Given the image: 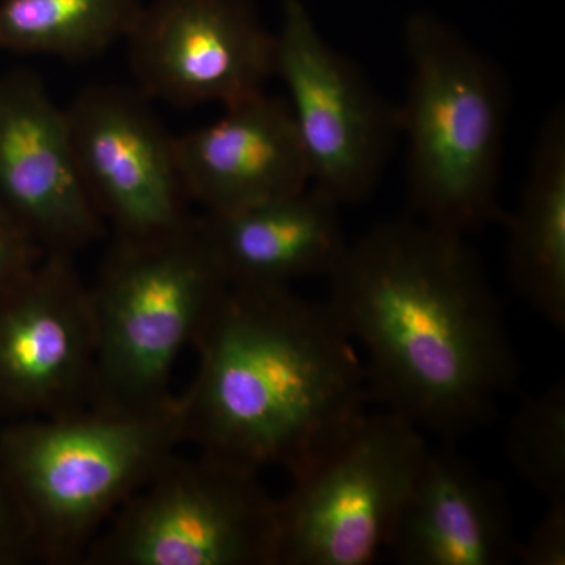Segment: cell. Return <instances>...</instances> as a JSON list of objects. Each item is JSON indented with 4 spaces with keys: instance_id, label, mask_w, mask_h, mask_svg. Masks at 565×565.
Returning a JSON list of instances; mask_svg holds the SVG:
<instances>
[{
    "instance_id": "cell-1",
    "label": "cell",
    "mask_w": 565,
    "mask_h": 565,
    "mask_svg": "<svg viewBox=\"0 0 565 565\" xmlns=\"http://www.w3.org/2000/svg\"><path fill=\"white\" fill-rule=\"evenodd\" d=\"M329 305L360 348L371 396L452 440L492 415L516 362L465 236L419 218L379 223L329 275Z\"/></svg>"
},
{
    "instance_id": "cell-2",
    "label": "cell",
    "mask_w": 565,
    "mask_h": 565,
    "mask_svg": "<svg viewBox=\"0 0 565 565\" xmlns=\"http://www.w3.org/2000/svg\"><path fill=\"white\" fill-rule=\"evenodd\" d=\"M193 348L199 370L178 396L184 444L250 473H299L373 401L359 348L329 305L289 286H226Z\"/></svg>"
},
{
    "instance_id": "cell-3",
    "label": "cell",
    "mask_w": 565,
    "mask_h": 565,
    "mask_svg": "<svg viewBox=\"0 0 565 565\" xmlns=\"http://www.w3.org/2000/svg\"><path fill=\"white\" fill-rule=\"evenodd\" d=\"M411 76L397 107L412 215L467 236L500 218L509 90L497 63L434 13L408 17Z\"/></svg>"
},
{
    "instance_id": "cell-4",
    "label": "cell",
    "mask_w": 565,
    "mask_h": 565,
    "mask_svg": "<svg viewBox=\"0 0 565 565\" xmlns=\"http://www.w3.org/2000/svg\"><path fill=\"white\" fill-rule=\"evenodd\" d=\"M181 444L178 396L156 411L88 405L7 424L0 430V468L36 559H84L115 512Z\"/></svg>"
},
{
    "instance_id": "cell-5",
    "label": "cell",
    "mask_w": 565,
    "mask_h": 565,
    "mask_svg": "<svg viewBox=\"0 0 565 565\" xmlns=\"http://www.w3.org/2000/svg\"><path fill=\"white\" fill-rule=\"evenodd\" d=\"M199 218L150 241H115L92 288L90 407L145 412L174 399V364L225 291Z\"/></svg>"
},
{
    "instance_id": "cell-6",
    "label": "cell",
    "mask_w": 565,
    "mask_h": 565,
    "mask_svg": "<svg viewBox=\"0 0 565 565\" xmlns=\"http://www.w3.org/2000/svg\"><path fill=\"white\" fill-rule=\"evenodd\" d=\"M92 565H277V500L258 475L174 452L88 546Z\"/></svg>"
},
{
    "instance_id": "cell-7",
    "label": "cell",
    "mask_w": 565,
    "mask_h": 565,
    "mask_svg": "<svg viewBox=\"0 0 565 565\" xmlns=\"http://www.w3.org/2000/svg\"><path fill=\"white\" fill-rule=\"evenodd\" d=\"M427 448L403 416H364L277 500V565H370L388 550Z\"/></svg>"
},
{
    "instance_id": "cell-8",
    "label": "cell",
    "mask_w": 565,
    "mask_h": 565,
    "mask_svg": "<svg viewBox=\"0 0 565 565\" xmlns=\"http://www.w3.org/2000/svg\"><path fill=\"white\" fill-rule=\"evenodd\" d=\"M275 36V77L288 93L311 185L340 207L363 202L399 137L397 107L326 40L302 0H282Z\"/></svg>"
},
{
    "instance_id": "cell-9",
    "label": "cell",
    "mask_w": 565,
    "mask_h": 565,
    "mask_svg": "<svg viewBox=\"0 0 565 565\" xmlns=\"http://www.w3.org/2000/svg\"><path fill=\"white\" fill-rule=\"evenodd\" d=\"M126 41L147 99L225 109L275 77L277 36L255 0H147Z\"/></svg>"
},
{
    "instance_id": "cell-10",
    "label": "cell",
    "mask_w": 565,
    "mask_h": 565,
    "mask_svg": "<svg viewBox=\"0 0 565 565\" xmlns=\"http://www.w3.org/2000/svg\"><path fill=\"white\" fill-rule=\"evenodd\" d=\"M66 114L82 181L118 241L158 239L193 221L174 137L140 92L93 85Z\"/></svg>"
},
{
    "instance_id": "cell-11",
    "label": "cell",
    "mask_w": 565,
    "mask_h": 565,
    "mask_svg": "<svg viewBox=\"0 0 565 565\" xmlns=\"http://www.w3.org/2000/svg\"><path fill=\"white\" fill-rule=\"evenodd\" d=\"M96 360L92 288L65 253H46L0 297V415L57 416L90 405Z\"/></svg>"
},
{
    "instance_id": "cell-12",
    "label": "cell",
    "mask_w": 565,
    "mask_h": 565,
    "mask_svg": "<svg viewBox=\"0 0 565 565\" xmlns=\"http://www.w3.org/2000/svg\"><path fill=\"white\" fill-rule=\"evenodd\" d=\"M0 203L47 253L73 256L104 230L77 167L68 114L32 71L0 76Z\"/></svg>"
},
{
    "instance_id": "cell-13",
    "label": "cell",
    "mask_w": 565,
    "mask_h": 565,
    "mask_svg": "<svg viewBox=\"0 0 565 565\" xmlns=\"http://www.w3.org/2000/svg\"><path fill=\"white\" fill-rule=\"evenodd\" d=\"M174 150L185 195L207 214L244 210L311 184L288 103L266 92L174 137Z\"/></svg>"
},
{
    "instance_id": "cell-14",
    "label": "cell",
    "mask_w": 565,
    "mask_h": 565,
    "mask_svg": "<svg viewBox=\"0 0 565 565\" xmlns=\"http://www.w3.org/2000/svg\"><path fill=\"white\" fill-rule=\"evenodd\" d=\"M503 490L456 452L427 451L388 550L405 565H503L515 559Z\"/></svg>"
},
{
    "instance_id": "cell-15",
    "label": "cell",
    "mask_w": 565,
    "mask_h": 565,
    "mask_svg": "<svg viewBox=\"0 0 565 565\" xmlns=\"http://www.w3.org/2000/svg\"><path fill=\"white\" fill-rule=\"evenodd\" d=\"M212 258L228 286H289L329 275L343 255L340 206L313 185L199 218Z\"/></svg>"
},
{
    "instance_id": "cell-16",
    "label": "cell",
    "mask_w": 565,
    "mask_h": 565,
    "mask_svg": "<svg viewBox=\"0 0 565 565\" xmlns=\"http://www.w3.org/2000/svg\"><path fill=\"white\" fill-rule=\"evenodd\" d=\"M509 274L516 291L557 329L565 326V110L535 139L520 202L509 218Z\"/></svg>"
},
{
    "instance_id": "cell-17",
    "label": "cell",
    "mask_w": 565,
    "mask_h": 565,
    "mask_svg": "<svg viewBox=\"0 0 565 565\" xmlns=\"http://www.w3.org/2000/svg\"><path fill=\"white\" fill-rule=\"evenodd\" d=\"M147 0H0V51L90 61L126 40Z\"/></svg>"
},
{
    "instance_id": "cell-18",
    "label": "cell",
    "mask_w": 565,
    "mask_h": 565,
    "mask_svg": "<svg viewBox=\"0 0 565 565\" xmlns=\"http://www.w3.org/2000/svg\"><path fill=\"white\" fill-rule=\"evenodd\" d=\"M508 456L516 473L546 505H565V386L563 382L526 401L508 430Z\"/></svg>"
},
{
    "instance_id": "cell-19",
    "label": "cell",
    "mask_w": 565,
    "mask_h": 565,
    "mask_svg": "<svg viewBox=\"0 0 565 565\" xmlns=\"http://www.w3.org/2000/svg\"><path fill=\"white\" fill-rule=\"evenodd\" d=\"M46 253L31 230L0 203V297L28 280Z\"/></svg>"
},
{
    "instance_id": "cell-20",
    "label": "cell",
    "mask_w": 565,
    "mask_h": 565,
    "mask_svg": "<svg viewBox=\"0 0 565 565\" xmlns=\"http://www.w3.org/2000/svg\"><path fill=\"white\" fill-rule=\"evenodd\" d=\"M515 559L523 565L565 564V505H548L533 533L516 545Z\"/></svg>"
},
{
    "instance_id": "cell-21",
    "label": "cell",
    "mask_w": 565,
    "mask_h": 565,
    "mask_svg": "<svg viewBox=\"0 0 565 565\" xmlns=\"http://www.w3.org/2000/svg\"><path fill=\"white\" fill-rule=\"evenodd\" d=\"M36 559L31 534L0 468V565Z\"/></svg>"
}]
</instances>
